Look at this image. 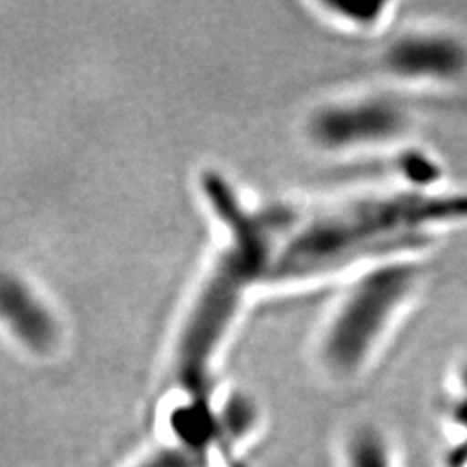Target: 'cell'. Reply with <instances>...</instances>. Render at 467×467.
Instances as JSON below:
<instances>
[{
  "mask_svg": "<svg viewBox=\"0 0 467 467\" xmlns=\"http://www.w3.org/2000/svg\"><path fill=\"white\" fill-rule=\"evenodd\" d=\"M466 220L467 192H370L310 210L285 208L267 283H317L397 260Z\"/></svg>",
  "mask_w": 467,
  "mask_h": 467,
  "instance_id": "obj_1",
  "label": "cell"
},
{
  "mask_svg": "<svg viewBox=\"0 0 467 467\" xmlns=\"http://www.w3.org/2000/svg\"><path fill=\"white\" fill-rule=\"evenodd\" d=\"M204 192L218 217L229 225L233 246L222 254L185 327L179 351V374L192 393L204 389L208 360L233 320L244 289L253 283H267L284 218V208L251 215L229 184L215 173L204 177Z\"/></svg>",
  "mask_w": 467,
  "mask_h": 467,
  "instance_id": "obj_2",
  "label": "cell"
},
{
  "mask_svg": "<svg viewBox=\"0 0 467 467\" xmlns=\"http://www.w3.org/2000/svg\"><path fill=\"white\" fill-rule=\"evenodd\" d=\"M419 270L401 258L366 268L334 303L320 337L324 362L353 372L381 343L418 291Z\"/></svg>",
  "mask_w": 467,
  "mask_h": 467,
  "instance_id": "obj_3",
  "label": "cell"
},
{
  "mask_svg": "<svg viewBox=\"0 0 467 467\" xmlns=\"http://www.w3.org/2000/svg\"><path fill=\"white\" fill-rule=\"evenodd\" d=\"M407 129L405 108L383 96L333 100L317 108L306 121L310 142L329 154L383 148L399 140Z\"/></svg>",
  "mask_w": 467,
  "mask_h": 467,
  "instance_id": "obj_4",
  "label": "cell"
},
{
  "mask_svg": "<svg viewBox=\"0 0 467 467\" xmlns=\"http://www.w3.org/2000/svg\"><path fill=\"white\" fill-rule=\"evenodd\" d=\"M379 65L384 75L400 84H459L467 77V44L447 30H412L384 47Z\"/></svg>",
  "mask_w": 467,
  "mask_h": 467,
  "instance_id": "obj_5",
  "label": "cell"
},
{
  "mask_svg": "<svg viewBox=\"0 0 467 467\" xmlns=\"http://www.w3.org/2000/svg\"><path fill=\"white\" fill-rule=\"evenodd\" d=\"M0 312L15 326L17 333L21 334L26 341L34 343L36 347L46 345L52 333L36 326L30 316L44 318V312L36 306V303L23 291L16 289V285H2L0 287Z\"/></svg>",
  "mask_w": 467,
  "mask_h": 467,
  "instance_id": "obj_6",
  "label": "cell"
},
{
  "mask_svg": "<svg viewBox=\"0 0 467 467\" xmlns=\"http://www.w3.org/2000/svg\"><path fill=\"white\" fill-rule=\"evenodd\" d=\"M142 467H194V461L184 451H168L156 455Z\"/></svg>",
  "mask_w": 467,
  "mask_h": 467,
  "instance_id": "obj_7",
  "label": "cell"
},
{
  "mask_svg": "<svg viewBox=\"0 0 467 467\" xmlns=\"http://www.w3.org/2000/svg\"><path fill=\"white\" fill-rule=\"evenodd\" d=\"M364 443V441H362ZM357 467H386L384 466V455L374 443L358 445V451L355 453Z\"/></svg>",
  "mask_w": 467,
  "mask_h": 467,
  "instance_id": "obj_8",
  "label": "cell"
}]
</instances>
